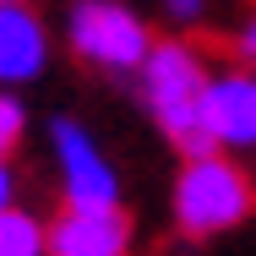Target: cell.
I'll return each instance as SVG.
<instances>
[{"instance_id": "8992f818", "label": "cell", "mask_w": 256, "mask_h": 256, "mask_svg": "<svg viewBox=\"0 0 256 256\" xmlns=\"http://www.w3.org/2000/svg\"><path fill=\"white\" fill-rule=\"evenodd\" d=\"M44 256H136V218L126 207H60Z\"/></svg>"}, {"instance_id": "6da1fadb", "label": "cell", "mask_w": 256, "mask_h": 256, "mask_svg": "<svg viewBox=\"0 0 256 256\" xmlns=\"http://www.w3.org/2000/svg\"><path fill=\"white\" fill-rule=\"evenodd\" d=\"M207 76H212L207 54L196 50L191 38H180V33H174V38H158L153 54H148V66L136 71V98L148 109V120L164 131V142H174L180 158L212 153V142L202 136Z\"/></svg>"}, {"instance_id": "ba28073f", "label": "cell", "mask_w": 256, "mask_h": 256, "mask_svg": "<svg viewBox=\"0 0 256 256\" xmlns=\"http://www.w3.org/2000/svg\"><path fill=\"white\" fill-rule=\"evenodd\" d=\"M50 246V218L33 212V207H11L0 212V256H44Z\"/></svg>"}, {"instance_id": "30bf717a", "label": "cell", "mask_w": 256, "mask_h": 256, "mask_svg": "<svg viewBox=\"0 0 256 256\" xmlns=\"http://www.w3.org/2000/svg\"><path fill=\"white\" fill-rule=\"evenodd\" d=\"M158 11H164V22L186 38V33H196L207 22V11H212V0H158Z\"/></svg>"}, {"instance_id": "3957f363", "label": "cell", "mask_w": 256, "mask_h": 256, "mask_svg": "<svg viewBox=\"0 0 256 256\" xmlns=\"http://www.w3.org/2000/svg\"><path fill=\"white\" fill-rule=\"evenodd\" d=\"M60 44L71 50L76 66H88L98 76L136 82V71L148 66L158 33H153V22L136 6H126V0H71L66 6V28H60Z\"/></svg>"}, {"instance_id": "5b68a950", "label": "cell", "mask_w": 256, "mask_h": 256, "mask_svg": "<svg viewBox=\"0 0 256 256\" xmlns=\"http://www.w3.org/2000/svg\"><path fill=\"white\" fill-rule=\"evenodd\" d=\"M202 136L212 142V153H251L256 148V71L246 66H224L207 76L202 93Z\"/></svg>"}, {"instance_id": "52a82bcc", "label": "cell", "mask_w": 256, "mask_h": 256, "mask_svg": "<svg viewBox=\"0 0 256 256\" xmlns=\"http://www.w3.org/2000/svg\"><path fill=\"white\" fill-rule=\"evenodd\" d=\"M54 60V33L33 0L0 6V93H28Z\"/></svg>"}, {"instance_id": "9c48e42d", "label": "cell", "mask_w": 256, "mask_h": 256, "mask_svg": "<svg viewBox=\"0 0 256 256\" xmlns=\"http://www.w3.org/2000/svg\"><path fill=\"white\" fill-rule=\"evenodd\" d=\"M28 104L22 93H0V158H16L22 153V142H28Z\"/></svg>"}, {"instance_id": "7a4b0ae2", "label": "cell", "mask_w": 256, "mask_h": 256, "mask_svg": "<svg viewBox=\"0 0 256 256\" xmlns=\"http://www.w3.org/2000/svg\"><path fill=\"white\" fill-rule=\"evenodd\" d=\"M251 212H256V180L240 158H229V153L180 158L174 186H169V218L186 240L234 234Z\"/></svg>"}, {"instance_id": "7c38bea8", "label": "cell", "mask_w": 256, "mask_h": 256, "mask_svg": "<svg viewBox=\"0 0 256 256\" xmlns=\"http://www.w3.org/2000/svg\"><path fill=\"white\" fill-rule=\"evenodd\" d=\"M22 207V164L16 158H0V212Z\"/></svg>"}, {"instance_id": "277c9868", "label": "cell", "mask_w": 256, "mask_h": 256, "mask_svg": "<svg viewBox=\"0 0 256 256\" xmlns=\"http://www.w3.org/2000/svg\"><path fill=\"white\" fill-rule=\"evenodd\" d=\"M50 169H54V191L60 207H126L120 196V169L98 136L71 120V114H54L50 120Z\"/></svg>"}, {"instance_id": "4fadbf2b", "label": "cell", "mask_w": 256, "mask_h": 256, "mask_svg": "<svg viewBox=\"0 0 256 256\" xmlns=\"http://www.w3.org/2000/svg\"><path fill=\"white\" fill-rule=\"evenodd\" d=\"M0 6H16V0H0Z\"/></svg>"}, {"instance_id": "8fae6325", "label": "cell", "mask_w": 256, "mask_h": 256, "mask_svg": "<svg viewBox=\"0 0 256 256\" xmlns=\"http://www.w3.org/2000/svg\"><path fill=\"white\" fill-rule=\"evenodd\" d=\"M229 66H246V71H256V6L229 28Z\"/></svg>"}]
</instances>
